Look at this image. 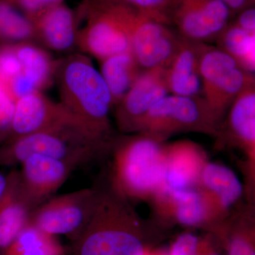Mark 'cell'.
<instances>
[{"label": "cell", "mask_w": 255, "mask_h": 255, "mask_svg": "<svg viewBox=\"0 0 255 255\" xmlns=\"http://www.w3.org/2000/svg\"><path fill=\"white\" fill-rule=\"evenodd\" d=\"M150 227L110 187L101 191L93 214L73 241L71 255H144Z\"/></svg>", "instance_id": "1"}, {"label": "cell", "mask_w": 255, "mask_h": 255, "mask_svg": "<svg viewBox=\"0 0 255 255\" xmlns=\"http://www.w3.org/2000/svg\"><path fill=\"white\" fill-rule=\"evenodd\" d=\"M60 103L91 130L117 138L110 119L112 96L88 55L71 53L58 60L55 73Z\"/></svg>", "instance_id": "2"}, {"label": "cell", "mask_w": 255, "mask_h": 255, "mask_svg": "<svg viewBox=\"0 0 255 255\" xmlns=\"http://www.w3.org/2000/svg\"><path fill=\"white\" fill-rule=\"evenodd\" d=\"M165 142L145 133L117 137L110 187L128 201H148L164 186Z\"/></svg>", "instance_id": "3"}, {"label": "cell", "mask_w": 255, "mask_h": 255, "mask_svg": "<svg viewBox=\"0 0 255 255\" xmlns=\"http://www.w3.org/2000/svg\"><path fill=\"white\" fill-rule=\"evenodd\" d=\"M116 140L82 124H73L18 137L0 145V166L20 164L29 156L42 155L80 166L112 152Z\"/></svg>", "instance_id": "4"}, {"label": "cell", "mask_w": 255, "mask_h": 255, "mask_svg": "<svg viewBox=\"0 0 255 255\" xmlns=\"http://www.w3.org/2000/svg\"><path fill=\"white\" fill-rule=\"evenodd\" d=\"M78 48L97 60L130 50L139 11L115 0H84L78 9Z\"/></svg>", "instance_id": "5"}, {"label": "cell", "mask_w": 255, "mask_h": 255, "mask_svg": "<svg viewBox=\"0 0 255 255\" xmlns=\"http://www.w3.org/2000/svg\"><path fill=\"white\" fill-rule=\"evenodd\" d=\"M221 124L202 97L168 95L142 118L135 133L165 142L181 132H199L216 137Z\"/></svg>", "instance_id": "6"}, {"label": "cell", "mask_w": 255, "mask_h": 255, "mask_svg": "<svg viewBox=\"0 0 255 255\" xmlns=\"http://www.w3.org/2000/svg\"><path fill=\"white\" fill-rule=\"evenodd\" d=\"M202 97L222 124L234 100L255 82V74L246 71L218 47L205 44L200 61Z\"/></svg>", "instance_id": "7"}, {"label": "cell", "mask_w": 255, "mask_h": 255, "mask_svg": "<svg viewBox=\"0 0 255 255\" xmlns=\"http://www.w3.org/2000/svg\"><path fill=\"white\" fill-rule=\"evenodd\" d=\"M218 147H233L244 157L243 168L248 203L255 190V82L238 96L228 110L216 137Z\"/></svg>", "instance_id": "8"}, {"label": "cell", "mask_w": 255, "mask_h": 255, "mask_svg": "<svg viewBox=\"0 0 255 255\" xmlns=\"http://www.w3.org/2000/svg\"><path fill=\"white\" fill-rule=\"evenodd\" d=\"M101 191L85 188L48 199L31 211L29 222L45 233L73 241L93 214Z\"/></svg>", "instance_id": "9"}, {"label": "cell", "mask_w": 255, "mask_h": 255, "mask_svg": "<svg viewBox=\"0 0 255 255\" xmlns=\"http://www.w3.org/2000/svg\"><path fill=\"white\" fill-rule=\"evenodd\" d=\"M235 16L220 0H173L167 18L182 38L209 44L216 41Z\"/></svg>", "instance_id": "10"}, {"label": "cell", "mask_w": 255, "mask_h": 255, "mask_svg": "<svg viewBox=\"0 0 255 255\" xmlns=\"http://www.w3.org/2000/svg\"><path fill=\"white\" fill-rule=\"evenodd\" d=\"M182 40L170 25L139 12L130 36V50L142 69L167 68Z\"/></svg>", "instance_id": "11"}, {"label": "cell", "mask_w": 255, "mask_h": 255, "mask_svg": "<svg viewBox=\"0 0 255 255\" xmlns=\"http://www.w3.org/2000/svg\"><path fill=\"white\" fill-rule=\"evenodd\" d=\"M157 221L186 227L216 228L212 211L197 187L184 189L162 187L150 201Z\"/></svg>", "instance_id": "12"}, {"label": "cell", "mask_w": 255, "mask_h": 255, "mask_svg": "<svg viewBox=\"0 0 255 255\" xmlns=\"http://www.w3.org/2000/svg\"><path fill=\"white\" fill-rule=\"evenodd\" d=\"M169 95L166 68L144 69L118 105L114 107L119 131L134 134L142 118L159 102Z\"/></svg>", "instance_id": "13"}, {"label": "cell", "mask_w": 255, "mask_h": 255, "mask_svg": "<svg viewBox=\"0 0 255 255\" xmlns=\"http://www.w3.org/2000/svg\"><path fill=\"white\" fill-rule=\"evenodd\" d=\"M73 124L85 125L60 102L50 100L42 92H32L16 100L11 130L5 142Z\"/></svg>", "instance_id": "14"}, {"label": "cell", "mask_w": 255, "mask_h": 255, "mask_svg": "<svg viewBox=\"0 0 255 255\" xmlns=\"http://www.w3.org/2000/svg\"><path fill=\"white\" fill-rule=\"evenodd\" d=\"M19 165L20 189L31 211L49 199L78 167L72 162L42 155L29 156Z\"/></svg>", "instance_id": "15"}, {"label": "cell", "mask_w": 255, "mask_h": 255, "mask_svg": "<svg viewBox=\"0 0 255 255\" xmlns=\"http://www.w3.org/2000/svg\"><path fill=\"white\" fill-rule=\"evenodd\" d=\"M29 18L40 46L58 53H70L78 48L80 18L78 11L65 2L50 6Z\"/></svg>", "instance_id": "16"}, {"label": "cell", "mask_w": 255, "mask_h": 255, "mask_svg": "<svg viewBox=\"0 0 255 255\" xmlns=\"http://www.w3.org/2000/svg\"><path fill=\"white\" fill-rule=\"evenodd\" d=\"M21 71L11 79L9 91L16 100L34 92H43L55 81L57 61L48 50L34 42L15 44Z\"/></svg>", "instance_id": "17"}, {"label": "cell", "mask_w": 255, "mask_h": 255, "mask_svg": "<svg viewBox=\"0 0 255 255\" xmlns=\"http://www.w3.org/2000/svg\"><path fill=\"white\" fill-rule=\"evenodd\" d=\"M197 187L209 203L217 227L232 214L245 193V187L236 173L224 164L206 163Z\"/></svg>", "instance_id": "18"}, {"label": "cell", "mask_w": 255, "mask_h": 255, "mask_svg": "<svg viewBox=\"0 0 255 255\" xmlns=\"http://www.w3.org/2000/svg\"><path fill=\"white\" fill-rule=\"evenodd\" d=\"M208 162L204 149L191 140L164 144L163 187L172 189L197 187Z\"/></svg>", "instance_id": "19"}, {"label": "cell", "mask_w": 255, "mask_h": 255, "mask_svg": "<svg viewBox=\"0 0 255 255\" xmlns=\"http://www.w3.org/2000/svg\"><path fill=\"white\" fill-rule=\"evenodd\" d=\"M205 44L182 38L179 49L166 68L169 94L202 97L200 61Z\"/></svg>", "instance_id": "20"}, {"label": "cell", "mask_w": 255, "mask_h": 255, "mask_svg": "<svg viewBox=\"0 0 255 255\" xmlns=\"http://www.w3.org/2000/svg\"><path fill=\"white\" fill-rule=\"evenodd\" d=\"M31 209L20 189L18 170L6 175V186L0 199V255H4L10 245L29 223Z\"/></svg>", "instance_id": "21"}, {"label": "cell", "mask_w": 255, "mask_h": 255, "mask_svg": "<svg viewBox=\"0 0 255 255\" xmlns=\"http://www.w3.org/2000/svg\"><path fill=\"white\" fill-rule=\"evenodd\" d=\"M100 74L112 96L114 107L130 90L142 69L131 50L111 55L101 60Z\"/></svg>", "instance_id": "22"}, {"label": "cell", "mask_w": 255, "mask_h": 255, "mask_svg": "<svg viewBox=\"0 0 255 255\" xmlns=\"http://www.w3.org/2000/svg\"><path fill=\"white\" fill-rule=\"evenodd\" d=\"M255 205L233 211L219 229L226 233L228 255H255Z\"/></svg>", "instance_id": "23"}, {"label": "cell", "mask_w": 255, "mask_h": 255, "mask_svg": "<svg viewBox=\"0 0 255 255\" xmlns=\"http://www.w3.org/2000/svg\"><path fill=\"white\" fill-rule=\"evenodd\" d=\"M214 43L248 73L255 74V34L248 33L231 21Z\"/></svg>", "instance_id": "24"}, {"label": "cell", "mask_w": 255, "mask_h": 255, "mask_svg": "<svg viewBox=\"0 0 255 255\" xmlns=\"http://www.w3.org/2000/svg\"><path fill=\"white\" fill-rule=\"evenodd\" d=\"M58 237L28 223L15 238L4 255H65Z\"/></svg>", "instance_id": "25"}, {"label": "cell", "mask_w": 255, "mask_h": 255, "mask_svg": "<svg viewBox=\"0 0 255 255\" xmlns=\"http://www.w3.org/2000/svg\"><path fill=\"white\" fill-rule=\"evenodd\" d=\"M36 43L31 20L6 0H0V46Z\"/></svg>", "instance_id": "26"}, {"label": "cell", "mask_w": 255, "mask_h": 255, "mask_svg": "<svg viewBox=\"0 0 255 255\" xmlns=\"http://www.w3.org/2000/svg\"><path fill=\"white\" fill-rule=\"evenodd\" d=\"M147 15L167 23L168 11L173 0H115Z\"/></svg>", "instance_id": "27"}, {"label": "cell", "mask_w": 255, "mask_h": 255, "mask_svg": "<svg viewBox=\"0 0 255 255\" xmlns=\"http://www.w3.org/2000/svg\"><path fill=\"white\" fill-rule=\"evenodd\" d=\"M15 102L16 101L8 91L6 85L0 81V145L4 144L9 137Z\"/></svg>", "instance_id": "28"}, {"label": "cell", "mask_w": 255, "mask_h": 255, "mask_svg": "<svg viewBox=\"0 0 255 255\" xmlns=\"http://www.w3.org/2000/svg\"><path fill=\"white\" fill-rule=\"evenodd\" d=\"M10 4L24 13L28 17L53 6L65 2V0H6Z\"/></svg>", "instance_id": "29"}, {"label": "cell", "mask_w": 255, "mask_h": 255, "mask_svg": "<svg viewBox=\"0 0 255 255\" xmlns=\"http://www.w3.org/2000/svg\"><path fill=\"white\" fill-rule=\"evenodd\" d=\"M199 239L190 233H184L174 242L169 255H198Z\"/></svg>", "instance_id": "30"}, {"label": "cell", "mask_w": 255, "mask_h": 255, "mask_svg": "<svg viewBox=\"0 0 255 255\" xmlns=\"http://www.w3.org/2000/svg\"><path fill=\"white\" fill-rule=\"evenodd\" d=\"M236 16V19L233 20L235 24L248 33L255 34V6L243 10Z\"/></svg>", "instance_id": "31"}, {"label": "cell", "mask_w": 255, "mask_h": 255, "mask_svg": "<svg viewBox=\"0 0 255 255\" xmlns=\"http://www.w3.org/2000/svg\"><path fill=\"white\" fill-rule=\"evenodd\" d=\"M226 5L235 15L248 9L255 6V0H220Z\"/></svg>", "instance_id": "32"}, {"label": "cell", "mask_w": 255, "mask_h": 255, "mask_svg": "<svg viewBox=\"0 0 255 255\" xmlns=\"http://www.w3.org/2000/svg\"><path fill=\"white\" fill-rule=\"evenodd\" d=\"M198 255H221L219 253L213 251L211 248H208L206 244H201L199 241L198 246Z\"/></svg>", "instance_id": "33"}, {"label": "cell", "mask_w": 255, "mask_h": 255, "mask_svg": "<svg viewBox=\"0 0 255 255\" xmlns=\"http://www.w3.org/2000/svg\"><path fill=\"white\" fill-rule=\"evenodd\" d=\"M6 186V176L3 175L0 173V199L4 194L5 188Z\"/></svg>", "instance_id": "34"}]
</instances>
